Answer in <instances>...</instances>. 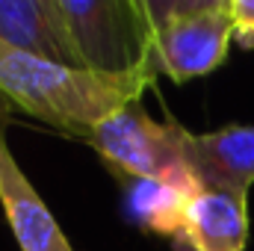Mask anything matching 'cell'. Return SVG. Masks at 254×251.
<instances>
[{
    "label": "cell",
    "instance_id": "3957f363",
    "mask_svg": "<svg viewBox=\"0 0 254 251\" xmlns=\"http://www.w3.org/2000/svg\"><path fill=\"white\" fill-rule=\"evenodd\" d=\"M187 127L178 122L151 119L142 104H130L98 125L83 142L101 154V160L139 184H169L181 189H201L195 184L184 148Z\"/></svg>",
    "mask_w": 254,
    "mask_h": 251
},
{
    "label": "cell",
    "instance_id": "8992f818",
    "mask_svg": "<svg viewBox=\"0 0 254 251\" xmlns=\"http://www.w3.org/2000/svg\"><path fill=\"white\" fill-rule=\"evenodd\" d=\"M175 243L181 251H246L249 198L225 189H195L187 195Z\"/></svg>",
    "mask_w": 254,
    "mask_h": 251
},
{
    "label": "cell",
    "instance_id": "7a4b0ae2",
    "mask_svg": "<svg viewBox=\"0 0 254 251\" xmlns=\"http://www.w3.org/2000/svg\"><path fill=\"white\" fill-rule=\"evenodd\" d=\"M151 30V68L175 83L207 77L234 42L231 0H139Z\"/></svg>",
    "mask_w": 254,
    "mask_h": 251
},
{
    "label": "cell",
    "instance_id": "5b68a950",
    "mask_svg": "<svg viewBox=\"0 0 254 251\" xmlns=\"http://www.w3.org/2000/svg\"><path fill=\"white\" fill-rule=\"evenodd\" d=\"M6 104L9 101L0 98V204L12 228V237L18 240L21 251H74L54 213L27 181V175L21 172L18 160L6 145Z\"/></svg>",
    "mask_w": 254,
    "mask_h": 251
},
{
    "label": "cell",
    "instance_id": "277c9868",
    "mask_svg": "<svg viewBox=\"0 0 254 251\" xmlns=\"http://www.w3.org/2000/svg\"><path fill=\"white\" fill-rule=\"evenodd\" d=\"M57 6L80 68L110 77L151 68V30L139 0H57Z\"/></svg>",
    "mask_w": 254,
    "mask_h": 251
},
{
    "label": "cell",
    "instance_id": "ba28073f",
    "mask_svg": "<svg viewBox=\"0 0 254 251\" xmlns=\"http://www.w3.org/2000/svg\"><path fill=\"white\" fill-rule=\"evenodd\" d=\"M0 42L51 63L80 68L57 0H0Z\"/></svg>",
    "mask_w": 254,
    "mask_h": 251
},
{
    "label": "cell",
    "instance_id": "52a82bcc",
    "mask_svg": "<svg viewBox=\"0 0 254 251\" xmlns=\"http://www.w3.org/2000/svg\"><path fill=\"white\" fill-rule=\"evenodd\" d=\"M187 163L201 189H225L249 198L254 184V125H225L184 136Z\"/></svg>",
    "mask_w": 254,
    "mask_h": 251
},
{
    "label": "cell",
    "instance_id": "6da1fadb",
    "mask_svg": "<svg viewBox=\"0 0 254 251\" xmlns=\"http://www.w3.org/2000/svg\"><path fill=\"white\" fill-rule=\"evenodd\" d=\"M154 77L151 68L119 77L95 74L0 42V98L80 142L110 116L136 104Z\"/></svg>",
    "mask_w": 254,
    "mask_h": 251
},
{
    "label": "cell",
    "instance_id": "9c48e42d",
    "mask_svg": "<svg viewBox=\"0 0 254 251\" xmlns=\"http://www.w3.org/2000/svg\"><path fill=\"white\" fill-rule=\"evenodd\" d=\"M231 15H234V39L254 51V0H231Z\"/></svg>",
    "mask_w": 254,
    "mask_h": 251
}]
</instances>
